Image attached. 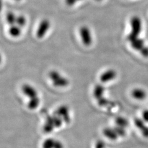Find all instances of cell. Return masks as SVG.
I'll list each match as a JSON object with an SVG mask.
<instances>
[{
  "mask_svg": "<svg viewBox=\"0 0 148 148\" xmlns=\"http://www.w3.org/2000/svg\"><path fill=\"white\" fill-rule=\"evenodd\" d=\"M131 24L132 31L128 36V40L131 42L138 38V35L140 33L142 30V21L138 16H134L131 18Z\"/></svg>",
  "mask_w": 148,
  "mask_h": 148,
  "instance_id": "cell-1",
  "label": "cell"
},
{
  "mask_svg": "<svg viewBox=\"0 0 148 148\" xmlns=\"http://www.w3.org/2000/svg\"><path fill=\"white\" fill-rule=\"evenodd\" d=\"M80 35L82 42L86 46H89L92 43V37L90 29L88 27H81L80 29Z\"/></svg>",
  "mask_w": 148,
  "mask_h": 148,
  "instance_id": "cell-2",
  "label": "cell"
},
{
  "mask_svg": "<svg viewBox=\"0 0 148 148\" xmlns=\"http://www.w3.org/2000/svg\"><path fill=\"white\" fill-rule=\"evenodd\" d=\"M55 115L62 117L64 121L67 123L70 122V117L69 114V108L67 106H60L55 112Z\"/></svg>",
  "mask_w": 148,
  "mask_h": 148,
  "instance_id": "cell-3",
  "label": "cell"
},
{
  "mask_svg": "<svg viewBox=\"0 0 148 148\" xmlns=\"http://www.w3.org/2000/svg\"><path fill=\"white\" fill-rule=\"evenodd\" d=\"M50 27V22L47 19H43L40 23L37 29V36L39 38H42L46 35Z\"/></svg>",
  "mask_w": 148,
  "mask_h": 148,
  "instance_id": "cell-4",
  "label": "cell"
},
{
  "mask_svg": "<svg viewBox=\"0 0 148 148\" xmlns=\"http://www.w3.org/2000/svg\"><path fill=\"white\" fill-rule=\"evenodd\" d=\"M116 77V71L112 69H110L101 74L100 77V79L102 82H107L112 79H114Z\"/></svg>",
  "mask_w": 148,
  "mask_h": 148,
  "instance_id": "cell-5",
  "label": "cell"
},
{
  "mask_svg": "<svg viewBox=\"0 0 148 148\" xmlns=\"http://www.w3.org/2000/svg\"><path fill=\"white\" fill-rule=\"evenodd\" d=\"M134 124L141 131L143 136L146 138H148V127L144 123L143 120L140 119H135Z\"/></svg>",
  "mask_w": 148,
  "mask_h": 148,
  "instance_id": "cell-6",
  "label": "cell"
},
{
  "mask_svg": "<svg viewBox=\"0 0 148 148\" xmlns=\"http://www.w3.org/2000/svg\"><path fill=\"white\" fill-rule=\"evenodd\" d=\"M22 90L24 95L29 97L30 98L37 96V91L30 85H23L22 87Z\"/></svg>",
  "mask_w": 148,
  "mask_h": 148,
  "instance_id": "cell-7",
  "label": "cell"
},
{
  "mask_svg": "<svg viewBox=\"0 0 148 148\" xmlns=\"http://www.w3.org/2000/svg\"><path fill=\"white\" fill-rule=\"evenodd\" d=\"M53 124V116H48L46 121L43 126V130L46 133L51 132L54 128Z\"/></svg>",
  "mask_w": 148,
  "mask_h": 148,
  "instance_id": "cell-8",
  "label": "cell"
},
{
  "mask_svg": "<svg viewBox=\"0 0 148 148\" xmlns=\"http://www.w3.org/2000/svg\"><path fill=\"white\" fill-rule=\"evenodd\" d=\"M103 134L106 137L111 140H116L119 137L114 129L111 128H104L103 130Z\"/></svg>",
  "mask_w": 148,
  "mask_h": 148,
  "instance_id": "cell-9",
  "label": "cell"
},
{
  "mask_svg": "<svg viewBox=\"0 0 148 148\" xmlns=\"http://www.w3.org/2000/svg\"><path fill=\"white\" fill-rule=\"evenodd\" d=\"M132 95L134 98L138 100H143L145 98L147 94L146 92L140 88H136L133 90L132 93Z\"/></svg>",
  "mask_w": 148,
  "mask_h": 148,
  "instance_id": "cell-10",
  "label": "cell"
},
{
  "mask_svg": "<svg viewBox=\"0 0 148 148\" xmlns=\"http://www.w3.org/2000/svg\"><path fill=\"white\" fill-rule=\"evenodd\" d=\"M104 90L105 88L103 86L101 85H96L93 92V95L95 99H99V98H101L103 95Z\"/></svg>",
  "mask_w": 148,
  "mask_h": 148,
  "instance_id": "cell-11",
  "label": "cell"
},
{
  "mask_svg": "<svg viewBox=\"0 0 148 148\" xmlns=\"http://www.w3.org/2000/svg\"><path fill=\"white\" fill-rule=\"evenodd\" d=\"M144 42L142 39L137 38L131 41V46L134 49L140 51L144 46Z\"/></svg>",
  "mask_w": 148,
  "mask_h": 148,
  "instance_id": "cell-12",
  "label": "cell"
},
{
  "mask_svg": "<svg viewBox=\"0 0 148 148\" xmlns=\"http://www.w3.org/2000/svg\"><path fill=\"white\" fill-rule=\"evenodd\" d=\"M53 85L56 87H66V86L69 85V80L66 78L63 77H60L58 79H56L53 81Z\"/></svg>",
  "mask_w": 148,
  "mask_h": 148,
  "instance_id": "cell-13",
  "label": "cell"
},
{
  "mask_svg": "<svg viewBox=\"0 0 148 148\" xmlns=\"http://www.w3.org/2000/svg\"><path fill=\"white\" fill-rule=\"evenodd\" d=\"M21 27L18 26L17 25H13L10 27L9 29V33L12 37H19L21 34Z\"/></svg>",
  "mask_w": 148,
  "mask_h": 148,
  "instance_id": "cell-14",
  "label": "cell"
},
{
  "mask_svg": "<svg viewBox=\"0 0 148 148\" xmlns=\"http://www.w3.org/2000/svg\"><path fill=\"white\" fill-rule=\"evenodd\" d=\"M40 104V99L37 97L30 98V100L28 103V108L30 109H35L37 108Z\"/></svg>",
  "mask_w": 148,
  "mask_h": 148,
  "instance_id": "cell-15",
  "label": "cell"
},
{
  "mask_svg": "<svg viewBox=\"0 0 148 148\" xmlns=\"http://www.w3.org/2000/svg\"><path fill=\"white\" fill-rule=\"evenodd\" d=\"M6 20H7V21L8 24H10L11 26L13 25L16 24V16H15V14L13 12H10L7 14Z\"/></svg>",
  "mask_w": 148,
  "mask_h": 148,
  "instance_id": "cell-16",
  "label": "cell"
},
{
  "mask_svg": "<svg viewBox=\"0 0 148 148\" xmlns=\"http://www.w3.org/2000/svg\"><path fill=\"white\" fill-rule=\"evenodd\" d=\"M115 122L116 123L117 126L122 127H127L128 125V121L127 119L123 117H118L116 119Z\"/></svg>",
  "mask_w": 148,
  "mask_h": 148,
  "instance_id": "cell-17",
  "label": "cell"
},
{
  "mask_svg": "<svg viewBox=\"0 0 148 148\" xmlns=\"http://www.w3.org/2000/svg\"><path fill=\"white\" fill-rule=\"evenodd\" d=\"M56 140L52 138H48L42 144L43 148H53Z\"/></svg>",
  "mask_w": 148,
  "mask_h": 148,
  "instance_id": "cell-18",
  "label": "cell"
},
{
  "mask_svg": "<svg viewBox=\"0 0 148 148\" xmlns=\"http://www.w3.org/2000/svg\"><path fill=\"white\" fill-rule=\"evenodd\" d=\"M53 124L55 127H60L62 125L63 121H64L62 117L59 116L54 115L53 116Z\"/></svg>",
  "mask_w": 148,
  "mask_h": 148,
  "instance_id": "cell-19",
  "label": "cell"
},
{
  "mask_svg": "<svg viewBox=\"0 0 148 148\" xmlns=\"http://www.w3.org/2000/svg\"><path fill=\"white\" fill-rule=\"evenodd\" d=\"M16 24L19 27H23L26 24V19L24 16H16Z\"/></svg>",
  "mask_w": 148,
  "mask_h": 148,
  "instance_id": "cell-20",
  "label": "cell"
},
{
  "mask_svg": "<svg viewBox=\"0 0 148 148\" xmlns=\"http://www.w3.org/2000/svg\"><path fill=\"white\" fill-rule=\"evenodd\" d=\"M115 131L116 132L118 136L120 137H123L126 135V131L125 130L124 127H120L119 126H117L114 128Z\"/></svg>",
  "mask_w": 148,
  "mask_h": 148,
  "instance_id": "cell-21",
  "label": "cell"
},
{
  "mask_svg": "<svg viewBox=\"0 0 148 148\" xmlns=\"http://www.w3.org/2000/svg\"><path fill=\"white\" fill-rule=\"evenodd\" d=\"M49 76L50 79H52L53 81L56 80V79H58L59 78H60L61 77L60 74L59 73L58 71H52L49 73Z\"/></svg>",
  "mask_w": 148,
  "mask_h": 148,
  "instance_id": "cell-22",
  "label": "cell"
},
{
  "mask_svg": "<svg viewBox=\"0 0 148 148\" xmlns=\"http://www.w3.org/2000/svg\"><path fill=\"white\" fill-rule=\"evenodd\" d=\"M109 103V101L107 100L105 98H103V97L98 99V104L99 106H108Z\"/></svg>",
  "mask_w": 148,
  "mask_h": 148,
  "instance_id": "cell-23",
  "label": "cell"
},
{
  "mask_svg": "<svg viewBox=\"0 0 148 148\" xmlns=\"http://www.w3.org/2000/svg\"><path fill=\"white\" fill-rule=\"evenodd\" d=\"M53 148H64L63 144L59 140H56Z\"/></svg>",
  "mask_w": 148,
  "mask_h": 148,
  "instance_id": "cell-24",
  "label": "cell"
},
{
  "mask_svg": "<svg viewBox=\"0 0 148 148\" xmlns=\"http://www.w3.org/2000/svg\"><path fill=\"white\" fill-rule=\"evenodd\" d=\"M105 148V144L102 140H98L95 145V148Z\"/></svg>",
  "mask_w": 148,
  "mask_h": 148,
  "instance_id": "cell-25",
  "label": "cell"
},
{
  "mask_svg": "<svg viewBox=\"0 0 148 148\" xmlns=\"http://www.w3.org/2000/svg\"><path fill=\"white\" fill-rule=\"evenodd\" d=\"M142 54L143 56L148 57V48L147 47H144L140 51Z\"/></svg>",
  "mask_w": 148,
  "mask_h": 148,
  "instance_id": "cell-26",
  "label": "cell"
},
{
  "mask_svg": "<svg viewBox=\"0 0 148 148\" xmlns=\"http://www.w3.org/2000/svg\"><path fill=\"white\" fill-rule=\"evenodd\" d=\"M79 1H81V0H65V3L67 5H69V6H72Z\"/></svg>",
  "mask_w": 148,
  "mask_h": 148,
  "instance_id": "cell-27",
  "label": "cell"
},
{
  "mask_svg": "<svg viewBox=\"0 0 148 148\" xmlns=\"http://www.w3.org/2000/svg\"><path fill=\"white\" fill-rule=\"evenodd\" d=\"M143 119L145 121L148 122V110H144L143 112Z\"/></svg>",
  "mask_w": 148,
  "mask_h": 148,
  "instance_id": "cell-28",
  "label": "cell"
},
{
  "mask_svg": "<svg viewBox=\"0 0 148 148\" xmlns=\"http://www.w3.org/2000/svg\"><path fill=\"white\" fill-rule=\"evenodd\" d=\"M97 1H101V0H97Z\"/></svg>",
  "mask_w": 148,
  "mask_h": 148,
  "instance_id": "cell-29",
  "label": "cell"
},
{
  "mask_svg": "<svg viewBox=\"0 0 148 148\" xmlns=\"http://www.w3.org/2000/svg\"><path fill=\"white\" fill-rule=\"evenodd\" d=\"M16 1H19V0H16Z\"/></svg>",
  "mask_w": 148,
  "mask_h": 148,
  "instance_id": "cell-30",
  "label": "cell"
}]
</instances>
